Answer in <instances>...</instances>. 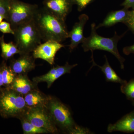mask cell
<instances>
[{
    "instance_id": "cell-12",
    "label": "cell",
    "mask_w": 134,
    "mask_h": 134,
    "mask_svg": "<svg viewBox=\"0 0 134 134\" xmlns=\"http://www.w3.org/2000/svg\"><path fill=\"white\" fill-rule=\"evenodd\" d=\"M79 22L75 23L70 31L69 32L68 38H70V43L69 46L70 52L77 47L84 40L83 30L85 25L89 20V17L85 14L80 15Z\"/></svg>"
},
{
    "instance_id": "cell-8",
    "label": "cell",
    "mask_w": 134,
    "mask_h": 134,
    "mask_svg": "<svg viewBox=\"0 0 134 134\" xmlns=\"http://www.w3.org/2000/svg\"><path fill=\"white\" fill-rule=\"evenodd\" d=\"M64 47L58 41L48 40L38 46L32 52V55L35 59H41L53 65L54 64L55 54Z\"/></svg>"
},
{
    "instance_id": "cell-15",
    "label": "cell",
    "mask_w": 134,
    "mask_h": 134,
    "mask_svg": "<svg viewBox=\"0 0 134 134\" xmlns=\"http://www.w3.org/2000/svg\"><path fill=\"white\" fill-rule=\"evenodd\" d=\"M24 98L28 108L46 107L48 95H46L38 89L30 92L24 95Z\"/></svg>"
},
{
    "instance_id": "cell-1",
    "label": "cell",
    "mask_w": 134,
    "mask_h": 134,
    "mask_svg": "<svg viewBox=\"0 0 134 134\" xmlns=\"http://www.w3.org/2000/svg\"><path fill=\"white\" fill-rule=\"evenodd\" d=\"M33 20L44 42L52 40L61 43L68 38L65 20L44 8L38 9Z\"/></svg>"
},
{
    "instance_id": "cell-22",
    "label": "cell",
    "mask_w": 134,
    "mask_h": 134,
    "mask_svg": "<svg viewBox=\"0 0 134 134\" xmlns=\"http://www.w3.org/2000/svg\"><path fill=\"white\" fill-rule=\"evenodd\" d=\"M10 0H0V15L7 21L9 9Z\"/></svg>"
},
{
    "instance_id": "cell-26",
    "label": "cell",
    "mask_w": 134,
    "mask_h": 134,
    "mask_svg": "<svg viewBox=\"0 0 134 134\" xmlns=\"http://www.w3.org/2000/svg\"><path fill=\"white\" fill-rule=\"evenodd\" d=\"M121 5L126 8H132L133 9H134V0H125Z\"/></svg>"
},
{
    "instance_id": "cell-6",
    "label": "cell",
    "mask_w": 134,
    "mask_h": 134,
    "mask_svg": "<svg viewBox=\"0 0 134 134\" xmlns=\"http://www.w3.org/2000/svg\"><path fill=\"white\" fill-rule=\"evenodd\" d=\"M37 5L29 4L19 0H10L7 21L13 30L17 26L33 20Z\"/></svg>"
},
{
    "instance_id": "cell-3",
    "label": "cell",
    "mask_w": 134,
    "mask_h": 134,
    "mask_svg": "<svg viewBox=\"0 0 134 134\" xmlns=\"http://www.w3.org/2000/svg\"><path fill=\"white\" fill-rule=\"evenodd\" d=\"M46 108L60 132L74 134L78 125L75 122L68 106L56 97L48 95Z\"/></svg>"
},
{
    "instance_id": "cell-16",
    "label": "cell",
    "mask_w": 134,
    "mask_h": 134,
    "mask_svg": "<svg viewBox=\"0 0 134 134\" xmlns=\"http://www.w3.org/2000/svg\"><path fill=\"white\" fill-rule=\"evenodd\" d=\"M129 11L128 9L124 8L120 10L110 12L103 22L96 26V29L102 27H110L121 22L124 23L126 20Z\"/></svg>"
},
{
    "instance_id": "cell-10",
    "label": "cell",
    "mask_w": 134,
    "mask_h": 134,
    "mask_svg": "<svg viewBox=\"0 0 134 134\" xmlns=\"http://www.w3.org/2000/svg\"><path fill=\"white\" fill-rule=\"evenodd\" d=\"M74 4V0H44L43 8L65 21Z\"/></svg>"
},
{
    "instance_id": "cell-27",
    "label": "cell",
    "mask_w": 134,
    "mask_h": 134,
    "mask_svg": "<svg viewBox=\"0 0 134 134\" xmlns=\"http://www.w3.org/2000/svg\"><path fill=\"white\" fill-rule=\"evenodd\" d=\"M123 53L126 55H129L130 53H134V44L130 46L126 47L124 48Z\"/></svg>"
},
{
    "instance_id": "cell-4",
    "label": "cell",
    "mask_w": 134,
    "mask_h": 134,
    "mask_svg": "<svg viewBox=\"0 0 134 134\" xmlns=\"http://www.w3.org/2000/svg\"><path fill=\"white\" fill-rule=\"evenodd\" d=\"M96 24L91 25V33L88 37H85L82 43V46L85 52L94 50H104L111 53L119 60L121 69L124 68L125 59L121 56L117 48V44L122 36H119L115 32L113 37L111 38L104 37L98 35L96 32Z\"/></svg>"
},
{
    "instance_id": "cell-25",
    "label": "cell",
    "mask_w": 134,
    "mask_h": 134,
    "mask_svg": "<svg viewBox=\"0 0 134 134\" xmlns=\"http://www.w3.org/2000/svg\"><path fill=\"white\" fill-rule=\"evenodd\" d=\"M95 0H74V4L77 7V10L81 12L86 8V7L93 2Z\"/></svg>"
},
{
    "instance_id": "cell-24",
    "label": "cell",
    "mask_w": 134,
    "mask_h": 134,
    "mask_svg": "<svg viewBox=\"0 0 134 134\" xmlns=\"http://www.w3.org/2000/svg\"><path fill=\"white\" fill-rule=\"evenodd\" d=\"M124 23L134 33V9L129 11L127 18Z\"/></svg>"
},
{
    "instance_id": "cell-29",
    "label": "cell",
    "mask_w": 134,
    "mask_h": 134,
    "mask_svg": "<svg viewBox=\"0 0 134 134\" xmlns=\"http://www.w3.org/2000/svg\"><path fill=\"white\" fill-rule=\"evenodd\" d=\"M4 19H5V18L4 17V16H3L1 15H0V23H1Z\"/></svg>"
},
{
    "instance_id": "cell-21",
    "label": "cell",
    "mask_w": 134,
    "mask_h": 134,
    "mask_svg": "<svg viewBox=\"0 0 134 134\" xmlns=\"http://www.w3.org/2000/svg\"><path fill=\"white\" fill-rule=\"evenodd\" d=\"M121 89L128 98L131 99H134V79L122 84Z\"/></svg>"
},
{
    "instance_id": "cell-28",
    "label": "cell",
    "mask_w": 134,
    "mask_h": 134,
    "mask_svg": "<svg viewBox=\"0 0 134 134\" xmlns=\"http://www.w3.org/2000/svg\"><path fill=\"white\" fill-rule=\"evenodd\" d=\"M3 87V81L2 75L0 69V89Z\"/></svg>"
},
{
    "instance_id": "cell-5",
    "label": "cell",
    "mask_w": 134,
    "mask_h": 134,
    "mask_svg": "<svg viewBox=\"0 0 134 134\" xmlns=\"http://www.w3.org/2000/svg\"><path fill=\"white\" fill-rule=\"evenodd\" d=\"M13 30L15 44L20 51L19 55L32 52L41 43V34L33 19Z\"/></svg>"
},
{
    "instance_id": "cell-7",
    "label": "cell",
    "mask_w": 134,
    "mask_h": 134,
    "mask_svg": "<svg viewBox=\"0 0 134 134\" xmlns=\"http://www.w3.org/2000/svg\"><path fill=\"white\" fill-rule=\"evenodd\" d=\"M23 117L36 126L46 129L49 133L57 134L60 132L46 107L28 108Z\"/></svg>"
},
{
    "instance_id": "cell-19",
    "label": "cell",
    "mask_w": 134,
    "mask_h": 134,
    "mask_svg": "<svg viewBox=\"0 0 134 134\" xmlns=\"http://www.w3.org/2000/svg\"><path fill=\"white\" fill-rule=\"evenodd\" d=\"M0 69L2 75L3 87L9 88L11 86L17 74L13 72L9 66H8L5 61L0 65Z\"/></svg>"
},
{
    "instance_id": "cell-18",
    "label": "cell",
    "mask_w": 134,
    "mask_h": 134,
    "mask_svg": "<svg viewBox=\"0 0 134 134\" xmlns=\"http://www.w3.org/2000/svg\"><path fill=\"white\" fill-rule=\"evenodd\" d=\"M0 45L1 49V56L5 60L11 59L16 54H20V51L15 43L13 42L5 43L4 35L0 37Z\"/></svg>"
},
{
    "instance_id": "cell-13",
    "label": "cell",
    "mask_w": 134,
    "mask_h": 134,
    "mask_svg": "<svg viewBox=\"0 0 134 134\" xmlns=\"http://www.w3.org/2000/svg\"><path fill=\"white\" fill-rule=\"evenodd\" d=\"M38 84L29 79L27 75H17L9 88L24 96L30 92L39 89Z\"/></svg>"
},
{
    "instance_id": "cell-17",
    "label": "cell",
    "mask_w": 134,
    "mask_h": 134,
    "mask_svg": "<svg viewBox=\"0 0 134 134\" xmlns=\"http://www.w3.org/2000/svg\"><path fill=\"white\" fill-rule=\"evenodd\" d=\"M92 55H92V61L93 66H97L101 69L105 75L107 81L119 83L122 84L126 82V81L122 80L117 74L114 69L110 66L108 63V59L106 55H105V63L103 66H100L96 64L94 62Z\"/></svg>"
},
{
    "instance_id": "cell-20",
    "label": "cell",
    "mask_w": 134,
    "mask_h": 134,
    "mask_svg": "<svg viewBox=\"0 0 134 134\" xmlns=\"http://www.w3.org/2000/svg\"><path fill=\"white\" fill-rule=\"evenodd\" d=\"M23 133L24 134H47L49 132L41 128L36 126L26 119L24 117L20 119Z\"/></svg>"
},
{
    "instance_id": "cell-9",
    "label": "cell",
    "mask_w": 134,
    "mask_h": 134,
    "mask_svg": "<svg viewBox=\"0 0 134 134\" xmlns=\"http://www.w3.org/2000/svg\"><path fill=\"white\" fill-rule=\"evenodd\" d=\"M77 65V64L70 65L68 62L64 66L57 65L52 68L45 74L34 77L32 81L38 84L46 82L47 84V88H49L55 81L63 75L70 73L71 70Z\"/></svg>"
},
{
    "instance_id": "cell-14",
    "label": "cell",
    "mask_w": 134,
    "mask_h": 134,
    "mask_svg": "<svg viewBox=\"0 0 134 134\" xmlns=\"http://www.w3.org/2000/svg\"><path fill=\"white\" fill-rule=\"evenodd\" d=\"M109 133L121 132L126 133L134 132V111L125 115L114 124H110L107 128Z\"/></svg>"
},
{
    "instance_id": "cell-30",
    "label": "cell",
    "mask_w": 134,
    "mask_h": 134,
    "mask_svg": "<svg viewBox=\"0 0 134 134\" xmlns=\"http://www.w3.org/2000/svg\"><path fill=\"white\" fill-rule=\"evenodd\" d=\"M133 104H134V102H133Z\"/></svg>"
},
{
    "instance_id": "cell-2",
    "label": "cell",
    "mask_w": 134,
    "mask_h": 134,
    "mask_svg": "<svg viewBox=\"0 0 134 134\" xmlns=\"http://www.w3.org/2000/svg\"><path fill=\"white\" fill-rule=\"evenodd\" d=\"M28 109L24 96L10 88L0 89V115L3 118L19 120L24 116Z\"/></svg>"
},
{
    "instance_id": "cell-11",
    "label": "cell",
    "mask_w": 134,
    "mask_h": 134,
    "mask_svg": "<svg viewBox=\"0 0 134 134\" xmlns=\"http://www.w3.org/2000/svg\"><path fill=\"white\" fill-rule=\"evenodd\" d=\"M35 60L30 53L22 54L17 59L11 60L9 66L17 75H27L35 69Z\"/></svg>"
},
{
    "instance_id": "cell-23",
    "label": "cell",
    "mask_w": 134,
    "mask_h": 134,
    "mask_svg": "<svg viewBox=\"0 0 134 134\" xmlns=\"http://www.w3.org/2000/svg\"><path fill=\"white\" fill-rule=\"evenodd\" d=\"M0 31L3 34H10L14 35V32L8 22L3 21L0 23Z\"/></svg>"
}]
</instances>
